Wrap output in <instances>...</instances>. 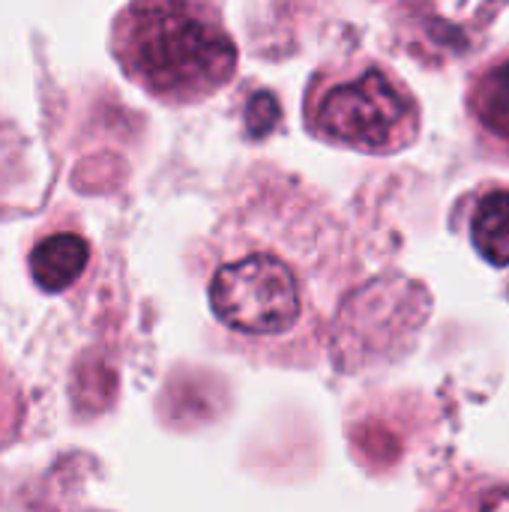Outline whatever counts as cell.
<instances>
[{
    "label": "cell",
    "mask_w": 509,
    "mask_h": 512,
    "mask_svg": "<svg viewBox=\"0 0 509 512\" xmlns=\"http://www.w3.org/2000/svg\"><path fill=\"white\" fill-rule=\"evenodd\" d=\"M219 330L264 363H303L321 330L324 216L285 177H255L198 249Z\"/></svg>",
    "instance_id": "6da1fadb"
},
{
    "label": "cell",
    "mask_w": 509,
    "mask_h": 512,
    "mask_svg": "<svg viewBox=\"0 0 509 512\" xmlns=\"http://www.w3.org/2000/svg\"><path fill=\"white\" fill-rule=\"evenodd\" d=\"M111 54L147 96L192 105L237 72V45L222 12L198 0H138L114 15Z\"/></svg>",
    "instance_id": "7a4b0ae2"
},
{
    "label": "cell",
    "mask_w": 509,
    "mask_h": 512,
    "mask_svg": "<svg viewBox=\"0 0 509 512\" xmlns=\"http://www.w3.org/2000/svg\"><path fill=\"white\" fill-rule=\"evenodd\" d=\"M24 423V396L6 363L0 360V447H6Z\"/></svg>",
    "instance_id": "52a82bcc"
},
{
    "label": "cell",
    "mask_w": 509,
    "mask_h": 512,
    "mask_svg": "<svg viewBox=\"0 0 509 512\" xmlns=\"http://www.w3.org/2000/svg\"><path fill=\"white\" fill-rule=\"evenodd\" d=\"M279 123V102L270 90H261L249 99V108H246V129L252 138H261V135H270Z\"/></svg>",
    "instance_id": "ba28073f"
},
{
    "label": "cell",
    "mask_w": 509,
    "mask_h": 512,
    "mask_svg": "<svg viewBox=\"0 0 509 512\" xmlns=\"http://www.w3.org/2000/svg\"><path fill=\"white\" fill-rule=\"evenodd\" d=\"M306 126L330 144L396 153L417 138L420 111L405 84L378 63L324 69L306 93Z\"/></svg>",
    "instance_id": "3957f363"
},
{
    "label": "cell",
    "mask_w": 509,
    "mask_h": 512,
    "mask_svg": "<svg viewBox=\"0 0 509 512\" xmlns=\"http://www.w3.org/2000/svg\"><path fill=\"white\" fill-rule=\"evenodd\" d=\"M474 512H509V486H492L480 492L474 501Z\"/></svg>",
    "instance_id": "9c48e42d"
},
{
    "label": "cell",
    "mask_w": 509,
    "mask_h": 512,
    "mask_svg": "<svg viewBox=\"0 0 509 512\" xmlns=\"http://www.w3.org/2000/svg\"><path fill=\"white\" fill-rule=\"evenodd\" d=\"M27 264L36 288L45 294H63L84 276L90 264V243L75 231H51L36 240Z\"/></svg>",
    "instance_id": "277c9868"
},
{
    "label": "cell",
    "mask_w": 509,
    "mask_h": 512,
    "mask_svg": "<svg viewBox=\"0 0 509 512\" xmlns=\"http://www.w3.org/2000/svg\"><path fill=\"white\" fill-rule=\"evenodd\" d=\"M471 111L489 132L509 138V60L486 69L477 78L471 90Z\"/></svg>",
    "instance_id": "8992f818"
},
{
    "label": "cell",
    "mask_w": 509,
    "mask_h": 512,
    "mask_svg": "<svg viewBox=\"0 0 509 512\" xmlns=\"http://www.w3.org/2000/svg\"><path fill=\"white\" fill-rule=\"evenodd\" d=\"M471 240L489 264L509 267V189L480 198L471 216Z\"/></svg>",
    "instance_id": "5b68a950"
}]
</instances>
